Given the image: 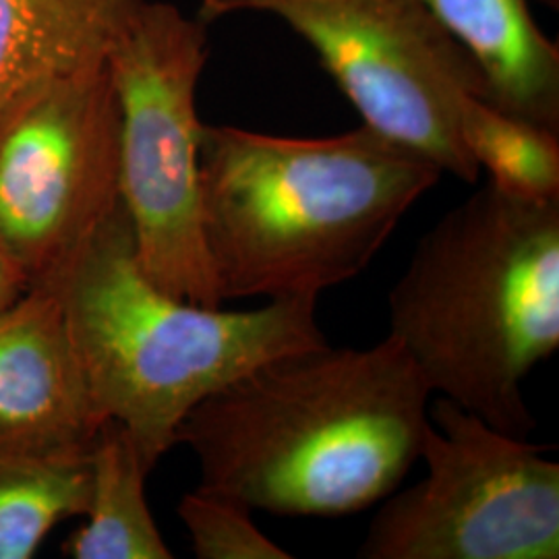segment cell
<instances>
[{
    "label": "cell",
    "instance_id": "ba28073f",
    "mask_svg": "<svg viewBox=\"0 0 559 559\" xmlns=\"http://www.w3.org/2000/svg\"><path fill=\"white\" fill-rule=\"evenodd\" d=\"M120 203V110L108 62L25 90L0 115V247L52 286Z\"/></svg>",
    "mask_w": 559,
    "mask_h": 559
},
{
    "label": "cell",
    "instance_id": "3957f363",
    "mask_svg": "<svg viewBox=\"0 0 559 559\" xmlns=\"http://www.w3.org/2000/svg\"><path fill=\"white\" fill-rule=\"evenodd\" d=\"M388 307L431 392L528 440L522 383L559 348V200L487 182L420 237Z\"/></svg>",
    "mask_w": 559,
    "mask_h": 559
},
{
    "label": "cell",
    "instance_id": "7a4b0ae2",
    "mask_svg": "<svg viewBox=\"0 0 559 559\" xmlns=\"http://www.w3.org/2000/svg\"><path fill=\"white\" fill-rule=\"evenodd\" d=\"M441 175L365 124L330 138L203 124L201 228L222 305L318 302L359 276Z\"/></svg>",
    "mask_w": 559,
    "mask_h": 559
},
{
    "label": "cell",
    "instance_id": "5b68a950",
    "mask_svg": "<svg viewBox=\"0 0 559 559\" xmlns=\"http://www.w3.org/2000/svg\"><path fill=\"white\" fill-rule=\"evenodd\" d=\"M207 59L203 21L147 0L108 71L120 110V203L141 270L173 297L222 307L201 228L195 98Z\"/></svg>",
    "mask_w": 559,
    "mask_h": 559
},
{
    "label": "cell",
    "instance_id": "6da1fadb",
    "mask_svg": "<svg viewBox=\"0 0 559 559\" xmlns=\"http://www.w3.org/2000/svg\"><path fill=\"white\" fill-rule=\"evenodd\" d=\"M431 390L390 334L265 360L201 400L177 443L198 489L297 519L357 514L394 493L429 427Z\"/></svg>",
    "mask_w": 559,
    "mask_h": 559
},
{
    "label": "cell",
    "instance_id": "9c48e42d",
    "mask_svg": "<svg viewBox=\"0 0 559 559\" xmlns=\"http://www.w3.org/2000/svg\"><path fill=\"white\" fill-rule=\"evenodd\" d=\"M102 423L59 293L29 288L0 311V452L85 450Z\"/></svg>",
    "mask_w": 559,
    "mask_h": 559
},
{
    "label": "cell",
    "instance_id": "4fadbf2b",
    "mask_svg": "<svg viewBox=\"0 0 559 559\" xmlns=\"http://www.w3.org/2000/svg\"><path fill=\"white\" fill-rule=\"evenodd\" d=\"M90 448L57 454L0 452V559H32L60 522L85 512Z\"/></svg>",
    "mask_w": 559,
    "mask_h": 559
},
{
    "label": "cell",
    "instance_id": "277c9868",
    "mask_svg": "<svg viewBox=\"0 0 559 559\" xmlns=\"http://www.w3.org/2000/svg\"><path fill=\"white\" fill-rule=\"evenodd\" d=\"M52 288L102 420H117L156 468L201 400L265 360L325 344L313 300L226 311L147 278L119 203Z\"/></svg>",
    "mask_w": 559,
    "mask_h": 559
},
{
    "label": "cell",
    "instance_id": "7c38bea8",
    "mask_svg": "<svg viewBox=\"0 0 559 559\" xmlns=\"http://www.w3.org/2000/svg\"><path fill=\"white\" fill-rule=\"evenodd\" d=\"M150 466L127 429L104 420L90 443V496L83 524L62 543L71 559H170L145 498Z\"/></svg>",
    "mask_w": 559,
    "mask_h": 559
},
{
    "label": "cell",
    "instance_id": "52a82bcc",
    "mask_svg": "<svg viewBox=\"0 0 559 559\" xmlns=\"http://www.w3.org/2000/svg\"><path fill=\"white\" fill-rule=\"evenodd\" d=\"M429 415L425 479L385 498L357 556L558 559V462L450 399Z\"/></svg>",
    "mask_w": 559,
    "mask_h": 559
},
{
    "label": "cell",
    "instance_id": "8fae6325",
    "mask_svg": "<svg viewBox=\"0 0 559 559\" xmlns=\"http://www.w3.org/2000/svg\"><path fill=\"white\" fill-rule=\"evenodd\" d=\"M147 0H0V115L41 80L98 67Z\"/></svg>",
    "mask_w": 559,
    "mask_h": 559
},
{
    "label": "cell",
    "instance_id": "5bb4252c",
    "mask_svg": "<svg viewBox=\"0 0 559 559\" xmlns=\"http://www.w3.org/2000/svg\"><path fill=\"white\" fill-rule=\"evenodd\" d=\"M460 135L479 170L503 193L531 201L559 200V133L512 117L468 96L460 110Z\"/></svg>",
    "mask_w": 559,
    "mask_h": 559
},
{
    "label": "cell",
    "instance_id": "9a60e30c",
    "mask_svg": "<svg viewBox=\"0 0 559 559\" xmlns=\"http://www.w3.org/2000/svg\"><path fill=\"white\" fill-rule=\"evenodd\" d=\"M253 510L239 501L195 489L179 503V516L200 559H290L278 543L263 535Z\"/></svg>",
    "mask_w": 559,
    "mask_h": 559
},
{
    "label": "cell",
    "instance_id": "8992f818",
    "mask_svg": "<svg viewBox=\"0 0 559 559\" xmlns=\"http://www.w3.org/2000/svg\"><path fill=\"white\" fill-rule=\"evenodd\" d=\"M239 13L286 23L357 108L362 124L464 182L480 170L460 135L479 69L419 0H200L210 25Z\"/></svg>",
    "mask_w": 559,
    "mask_h": 559
},
{
    "label": "cell",
    "instance_id": "2e32d148",
    "mask_svg": "<svg viewBox=\"0 0 559 559\" xmlns=\"http://www.w3.org/2000/svg\"><path fill=\"white\" fill-rule=\"evenodd\" d=\"M27 290H29L27 280L23 278L17 265L9 260V255L0 247V311L13 305Z\"/></svg>",
    "mask_w": 559,
    "mask_h": 559
},
{
    "label": "cell",
    "instance_id": "30bf717a",
    "mask_svg": "<svg viewBox=\"0 0 559 559\" xmlns=\"http://www.w3.org/2000/svg\"><path fill=\"white\" fill-rule=\"evenodd\" d=\"M419 2L477 64L480 100L559 133V46L533 17L531 0Z\"/></svg>",
    "mask_w": 559,
    "mask_h": 559
}]
</instances>
